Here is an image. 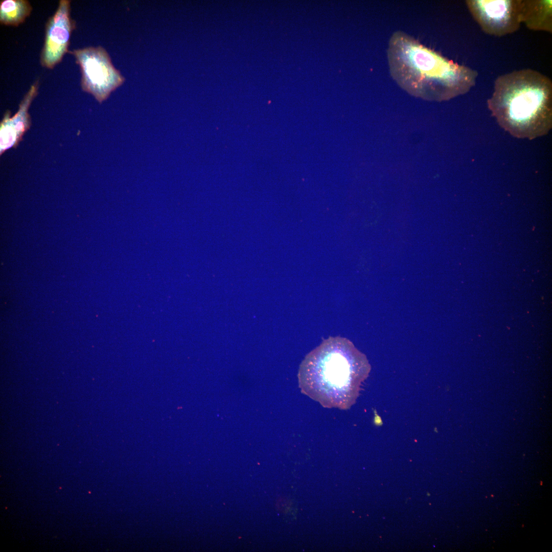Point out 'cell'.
Listing matches in <instances>:
<instances>
[{"label": "cell", "instance_id": "3957f363", "mask_svg": "<svg viewBox=\"0 0 552 552\" xmlns=\"http://www.w3.org/2000/svg\"><path fill=\"white\" fill-rule=\"evenodd\" d=\"M488 106L499 126L517 138L533 140L552 127V82L530 68L499 76Z\"/></svg>", "mask_w": 552, "mask_h": 552}, {"label": "cell", "instance_id": "277c9868", "mask_svg": "<svg viewBox=\"0 0 552 552\" xmlns=\"http://www.w3.org/2000/svg\"><path fill=\"white\" fill-rule=\"evenodd\" d=\"M68 52L80 67L82 90L91 94L99 103L107 99L125 81L103 47H86Z\"/></svg>", "mask_w": 552, "mask_h": 552}, {"label": "cell", "instance_id": "8992f818", "mask_svg": "<svg viewBox=\"0 0 552 552\" xmlns=\"http://www.w3.org/2000/svg\"><path fill=\"white\" fill-rule=\"evenodd\" d=\"M76 22L71 16V1L60 0L58 7L45 25V37L40 53L41 65L52 69L60 62L68 48Z\"/></svg>", "mask_w": 552, "mask_h": 552}, {"label": "cell", "instance_id": "ba28073f", "mask_svg": "<svg viewBox=\"0 0 552 552\" xmlns=\"http://www.w3.org/2000/svg\"><path fill=\"white\" fill-rule=\"evenodd\" d=\"M520 18L530 29L552 32V1L521 0Z\"/></svg>", "mask_w": 552, "mask_h": 552}, {"label": "cell", "instance_id": "7a4b0ae2", "mask_svg": "<svg viewBox=\"0 0 552 552\" xmlns=\"http://www.w3.org/2000/svg\"><path fill=\"white\" fill-rule=\"evenodd\" d=\"M371 370L366 356L349 339H324L301 363L298 380L302 393L326 408H349Z\"/></svg>", "mask_w": 552, "mask_h": 552}, {"label": "cell", "instance_id": "6da1fadb", "mask_svg": "<svg viewBox=\"0 0 552 552\" xmlns=\"http://www.w3.org/2000/svg\"><path fill=\"white\" fill-rule=\"evenodd\" d=\"M390 74L410 95L442 101L467 93L477 73L425 47L401 31L390 38L387 51Z\"/></svg>", "mask_w": 552, "mask_h": 552}, {"label": "cell", "instance_id": "52a82bcc", "mask_svg": "<svg viewBox=\"0 0 552 552\" xmlns=\"http://www.w3.org/2000/svg\"><path fill=\"white\" fill-rule=\"evenodd\" d=\"M39 81L30 87L21 101L17 111L11 117L9 110L5 113L1 122L0 154L11 148L16 147L31 125L29 108L38 94Z\"/></svg>", "mask_w": 552, "mask_h": 552}, {"label": "cell", "instance_id": "5b68a950", "mask_svg": "<svg viewBox=\"0 0 552 552\" xmlns=\"http://www.w3.org/2000/svg\"><path fill=\"white\" fill-rule=\"evenodd\" d=\"M466 3L474 19L488 34L502 36L520 27L521 0H468Z\"/></svg>", "mask_w": 552, "mask_h": 552}, {"label": "cell", "instance_id": "9c48e42d", "mask_svg": "<svg viewBox=\"0 0 552 552\" xmlns=\"http://www.w3.org/2000/svg\"><path fill=\"white\" fill-rule=\"evenodd\" d=\"M32 10V7L27 0H1V24L17 27L25 21Z\"/></svg>", "mask_w": 552, "mask_h": 552}]
</instances>
